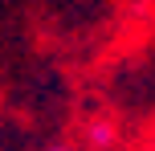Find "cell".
<instances>
[{"mask_svg":"<svg viewBox=\"0 0 155 151\" xmlns=\"http://www.w3.org/2000/svg\"><path fill=\"white\" fill-rule=\"evenodd\" d=\"M90 143H98V147H110V127H90Z\"/></svg>","mask_w":155,"mask_h":151,"instance_id":"1","label":"cell"},{"mask_svg":"<svg viewBox=\"0 0 155 151\" xmlns=\"http://www.w3.org/2000/svg\"><path fill=\"white\" fill-rule=\"evenodd\" d=\"M57 151H65V147H57Z\"/></svg>","mask_w":155,"mask_h":151,"instance_id":"2","label":"cell"}]
</instances>
